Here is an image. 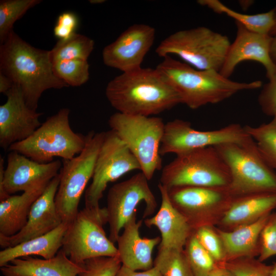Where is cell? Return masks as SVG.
Here are the masks:
<instances>
[{
	"mask_svg": "<svg viewBox=\"0 0 276 276\" xmlns=\"http://www.w3.org/2000/svg\"><path fill=\"white\" fill-rule=\"evenodd\" d=\"M258 100L263 113L270 117L276 114V73L263 86Z\"/></svg>",
	"mask_w": 276,
	"mask_h": 276,
	"instance_id": "38",
	"label": "cell"
},
{
	"mask_svg": "<svg viewBox=\"0 0 276 276\" xmlns=\"http://www.w3.org/2000/svg\"><path fill=\"white\" fill-rule=\"evenodd\" d=\"M236 37L230 44L223 64L219 72L228 78L241 62L255 61L264 67L268 79L276 73V62L270 56L272 36L251 31L238 22Z\"/></svg>",
	"mask_w": 276,
	"mask_h": 276,
	"instance_id": "18",
	"label": "cell"
},
{
	"mask_svg": "<svg viewBox=\"0 0 276 276\" xmlns=\"http://www.w3.org/2000/svg\"><path fill=\"white\" fill-rule=\"evenodd\" d=\"M89 2L91 4H101V3H104L105 1L104 0H91V1H89Z\"/></svg>",
	"mask_w": 276,
	"mask_h": 276,
	"instance_id": "46",
	"label": "cell"
},
{
	"mask_svg": "<svg viewBox=\"0 0 276 276\" xmlns=\"http://www.w3.org/2000/svg\"><path fill=\"white\" fill-rule=\"evenodd\" d=\"M68 223L62 222L52 231L42 236L3 249L0 251V266L12 260L33 255L48 259L55 257L62 247L64 236Z\"/></svg>",
	"mask_w": 276,
	"mask_h": 276,
	"instance_id": "23",
	"label": "cell"
},
{
	"mask_svg": "<svg viewBox=\"0 0 276 276\" xmlns=\"http://www.w3.org/2000/svg\"><path fill=\"white\" fill-rule=\"evenodd\" d=\"M78 19L72 12H65L58 17L54 28V34L59 40H65L76 33Z\"/></svg>",
	"mask_w": 276,
	"mask_h": 276,
	"instance_id": "39",
	"label": "cell"
},
{
	"mask_svg": "<svg viewBox=\"0 0 276 276\" xmlns=\"http://www.w3.org/2000/svg\"><path fill=\"white\" fill-rule=\"evenodd\" d=\"M163 58L156 68L176 92L181 103L192 109L221 102L239 91L262 86L259 80L236 82L218 71L198 70L170 56Z\"/></svg>",
	"mask_w": 276,
	"mask_h": 276,
	"instance_id": "3",
	"label": "cell"
},
{
	"mask_svg": "<svg viewBox=\"0 0 276 276\" xmlns=\"http://www.w3.org/2000/svg\"><path fill=\"white\" fill-rule=\"evenodd\" d=\"M235 276H269L271 265L251 259H236L223 263Z\"/></svg>",
	"mask_w": 276,
	"mask_h": 276,
	"instance_id": "35",
	"label": "cell"
},
{
	"mask_svg": "<svg viewBox=\"0 0 276 276\" xmlns=\"http://www.w3.org/2000/svg\"><path fill=\"white\" fill-rule=\"evenodd\" d=\"M116 276H162L158 268L153 266L149 269L139 271L121 266Z\"/></svg>",
	"mask_w": 276,
	"mask_h": 276,
	"instance_id": "40",
	"label": "cell"
},
{
	"mask_svg": "<svg viewBox=\"0 0 276 276\" xmlns=\"http://www.w3.org/2000/svg\"><path fill=\"white\" fill-rule=\"evenodd\" d=\"M6 96V102L0 106V146L4 149L30 137L41 125L42 114L28 106L17 85Z\"/></svg>",
	"mask_w": 276,
	"mask_h": 276,
	"instance_id": "16",
	"label": "cell"
},
{
	"mask_svg": "<svg viewBox=\"0 0 276 276\" xmlns=\"http://www.w3.org/2000/svg\"><path fill=\"white\" fill-rule=\"evenodd\" d=\"M185 247L194 276H209L216 263L200 244L194 232L188 239Z\"/></svg>",
	"mask_w": 276,
	"mask_h": 276,
	"instance_id": "32",
	"label": "cell"
},
{
	"mask_svg": "<svg viewBox=\"0 0 276 276\" xmlns=\"http://www.w3.org/2000/svg\"><path fill=\"white\" fill-rule=\"evenodd\" d=\"M230 44L226 36L202 26L170 35L161 41L155 52L163 58L175 55L198 70L219 72Z\"/></svg>",
	"mask_w": 276,
	"mask_h": 276,
	"instance_id": "6",
	"label": "cell"
},
{
	"mask_svg": "<svg viewBox=\"0 0 276 276\" xmlns=\"http://www.w3.org/2000/svg\"><path fill=\"white\" fill-rule=\"evenodd\" d=\"M269 276H276V262L271 265V269Z\"/></svg>",
	"mask_w": 276,
	"mask_h": 276,
	"instance_id": "44",
	"label": "cell"
},
{
	"mask_svg": "<svg viewBox=\"0 0 276 276\" xmlns=\"http://www.w3.org/2000/svg\"><path fill=\"white\" fill-rule=\"evenodd\" d=\"M105 132H89L82 151L73 158L63 160L55 196L57 211L62 222L69 223L78 213L81 197L92 178L95 165Z\"/></svg>",
	"mask_w": 276,
	"mask_h": 276,
	"instance_id": "9",
	"label": "cell"
},
{
	"mask_svg": "<svg viewBox=\"0 0 276 276\" xmlns=\"http://www.w3.org/2000/svg\"><path fill=\"white\" fill-rule=\"evenodd\" d=\"M270 53L271 58L276 62V35L272 36Z\"/></svg>",
	"mask_w": 276,
	"mask_h": 276,
	"instance_id": "43",
	"label": "cell"
},
{
	"mask_svg": "<svg viewBox=\"0 0 276 276\" xmlns=\"http://www.w3.org/2000/svg\"><path fill=\"white\" fill-rule=\"evenodd\" d=\"M143 220L136 219L135 213L125 224L117 242L118 257L122 266L134 270H146L152 268L154 261L152 252L159 245L161 238L142 237L140 228Z\"/></svg>",
	"mask_w": 276,
	"mask_h": 276,
	"instance_id": "21",
	"label": "cell"
},
{
	"mask_svg": "<svg viewBox=\"0 0 276 276\" xmlns=\"http://www.w3.org/2000/svg\"><path fill=\"white\" fill-rule=\"evenodd\" d=\"M270 214L268 213L255 221L239 226L232 232L219 231V237L226 253L225 262L248 255L254 249Z\"/></svg>",
	"mask_w": 276,
	"mask_h": 276,
	"instance_id": "26",
	"label": "cell"
},
{
	"mask_svg": "<svg viewBox=\"0 0 276 276\" xmlns=\"http://www.w3.org/2000/svg\"><path fill=\"white\" fill-rule=\"evenodd\" d=\"M14 82L7 76L0 72V93L6 95L14 86Z\"/></svg>",
	"mask_w": 276,
	"mask_h": 276,
	"instance_id": "41",
	"label": "cell"
},
{
	"mask_svg": "<svg viewBox=\"0 0 276 276\" xmlns=\"http://www.w3.org/2000/svg\"><path fill=\"white\" fill-rule=\"evenodd\" d=\"M94 40L82 34L75 33L65 40H59L50 51L53 64L63 60L87 59L94 48Z\"/></svg>",
	"mask_w": 276,
	"mask_h": 276,
	"instance_id": "28",
	"label": "cell"
},
{
	"mask_svg": "<svg viewBox=\"0 0 276 276\" xmlns=\"http://www.w3.org/2000/svg\"><path fill=\"white\" fill-rule=\"evenodd\" d=\"M209 276H235L223 263H216Z\"/></svg>",
	"mask_w": 276,
	"mask_h": 276,
	"instance_id": "42",
	"label": "cell"
},
{
	"mask_svg": "<svg viewBox=\"0 0 276 276\" xmlns=\"http://www.w3.org/2000/svg\"><path fill=\"white\" fill-rule=\"evenodd\" d=\"M244 127L255 142L263 159L272 169L276 170V114L268 123Z\"/></svg>",
	"mask_w": 276,
	"mask_h": 276,
	"instance_id": "29",
	"label": "cell"
},
{
	"mask_svg": "<svg viewBox=\"0 0 276 276\" xmlns=\"http://www.w3.org/2000/svg\"><path fill=\"white\" fill-rule=\"evenodd\" d=\"M215 148L228 168L231 181L227 188L234 198L276 193V172L263 159L251 137Z\"/></svg>",
	"mask_w": 276,
	"mask_h": 276,
	"instance_id": "4",
	"label": "cell"
},
{
	"mask_svg": "<svg viewBox=\"0 0 276 276\" xmlns=\"http://www.w3.org/2000/svg\"><path fill=\"white\" fill-rule=\"evenodd\" d=\"M70 109H60L47 119L28 139L14 143L10 151H16L39 163H49L55 157L68 160L85 147L86 136L75 132L70 124Z\"/></svg>",
	"mask_w": 276,
	"mask_h": 276,
	"instance_id": "5",
	"label": "cell"
},
{
	"mask_svg": "<svg viewBox=\"0 0 276 276\" xmlns=\"http://www.w3.org/2000/svg\"><path fill=\"white\" fill-rule=\"evenodd\" d=\"M155 29L143 24H134L124 31L102 52L104 63L122 73L142 67L144 59L152 46Z\"/></svg>",
	"mask_w": 276,
	"mask_h": 276,
	"instance_id": "15",
	"label": "cell"
},
{
	"mask_svg": "<svg viewBox=\"0 0 276 276\" xmlns=\"http://www.w3.org/2000/svg\"><path fill=\"white\" fill-rule=\"evenodd\" d=\"M53 64L56 76L68 86H79L89 79V65L87 60L74 59L60 61Z\"/></svg>",
	"mask_w": 276,
	"mask_h": 276,
	"instance_id": "33",
	"label": "cell"
},
{
	"mask_svg": "<svg viewBox=\"0 0 276 276\" xmlns=\"http://www.w3.org/2000/svg\"><path fill=\"white\" fill-rule=\"evenodd\" d=\"M108 125L137 159L141 172L151 179L162 168L159 148L165 125L163 119L117 112L110 117Z\"/></svg>",
	"mask_w": 276,
	"mask_h": 276,
	"instance_id": "7",
	"label": "cell"
},
{
	"mask_svg": "<svg viewBox=\"0 0 276 276\" xmlns=\"http://www.w3.org/2000/svg\"><path fill=\"white\" fill-rule=\"evenodd\" d=\"M228 167L215 147L180 153L163 169L159 183L169 190L180 186L227 187Z\"/></svg>",
	"mask_w": 276,
	"mask_h": 276,
	"instance_id": "8",
	"label": "cell"
},
{
	"mask_svg": "<svg viewBox=\"0 0 276 276\" xmlns=\"http://www.w3.org/2000/svg\"><path fill=\"white\" fill-rule=\"evenodd\" d=\"M10 263L1 267L4 276H78L83 269L82 264L72 261L62 249L51 259L29 256Z\"/></svg>",
	"mask_w": 276,
	"mask_h": 276,
	"instance_id": "22",
	"label": "cell"
},
{
	"mask_svg": "<svg viewBox=\"0 0 276 276\" xmlns=\"http://www.w3.org/2000/svg\"><path fill=\"white\" fill-rule=\"evenodd\" d=\"M168 192L172 205L195 231L203 226L205 211L231 202L234 198L227 187L180 186L171 188Z\"/></svg>",
	"mask_w": 276,
	"mask_h": 276,
	"instance_id": "19",
	"label": "cell"
},
{
	"mask_svg": "<svg viewBox=\"0 0 276 276\" xmlns=\"http://www.w3.org/2000/svg\"><path fill=\"white\" fill-rule=\"evenodd\" d=\"M276 208V193H262L235 198L223 215L222 223L233 226L246 224Z\"/></svg>",
	"mask_w": 276,
	"mask_h": 276,
	"instance_id": "24",
	"label": "cell"
},
{
	"mask_svg": "<svg viewBox=\"0 0 276 276\" xmlns=\"http://www.w3.org/2000/svg\"><path fill=\"white\" fill-rule=\"evenodd\" d=\"M154 266L162 276H194L183 250H158Z\"/></svg>",
	"mask_w": 276,
	"mask_h": 276,
	"instance_id": "30",
	"label": "cell"
},
{
	"mask_svg": "<svg viewBox=\"0 0 276 276\" xmlns=\"http://www.w3.org/2000/svg\"><path fill=\"white\" fill-rule=\"evenodd\" d=\"M259 260L263 262L276 255V211L270 214L261 234Z\"/></svg>",
	"mask_w": 276,
	"mask_h": 276,
	"instance_id": "37",
	"label": "cell"
},
{
	"mask_svg": "<svg viewBox=\"0 0 276 276\" xmlns=\"http://www.w3.org/2000/svg\"><path fill=\"white\" fill-rule=\"evenodd\" d=\"M194 233L200 244L216 263L224 262L225 255L219 236L206 225L199 227Z\"/></svg>",
	"mask_w": 276,
	"mask_h": 276,
	"instance_id": "36",
	"label": "cell"
},
{
	"mask_svg": "<svg viewBox=\"0 0 276 276\" xmlns=\"http://www.w3.org/2000/svg\"><path fill=\"white\" fill-rule=\"evenodd\" d=\"M276 35V16L275 18L274 23L273 26L270 31V35L273 36Z\"/></svg>",
	"mask_w": 276,
	"mask_h": 276,
	"instance_id": "45",
	"label": "cell"
},
{
	"mask_svg": "<svg viewBox=\"0 0 276 276\" xmlns=\"http://www.w3.org/2000/svg\"><path fill=\"white\" fill-rule=\"evenodd\" d=\"M135 170L141 171V166L133 154L112 131L106 132L96 161L92 181L85 192V207H100L99 201L108 184Z\"/></svg>",
	"mask_w": 276,
	"mask_h": 276,
	"instance_id": "12",
	"label": "cell"
},
{
	"mask_svg": "<svg viewBox=\"0 0 276 276\" xmlns=\"http://www.w3.org/2000/svg\"><path fill=\"white\" fill-rule=\"evenodd\" d=\"M106 223L105 207H84L68 223L61 249L72 261L79 265L93 258L118 256L117 247L104 229Z\"/></svg>",
	"mask_w": 276,
	"mask_h": 276,
	"instance_id": "10",
	"label": "cell"
},
{
	"mask_svg": "<svg viewBox=\"0 0 276 276\" xmlns=\"http://www.w3.org/2000/svg\"><path fill=\"white\" fill-rule=\"evenodd\" d=\"M251 137L244 126L231 124L218 129L201 131L190 122L175 119L165 124L159 154L176 155L194 149L215 147L228 143H243Z\"/></svg>",
	"mask_w": 276,
	"mask_h": 276,
	"instance_id": "13",
	"label": "cell"
},
{
	"mask_svg": "<svg viewBox=\"0 0 276 276\" xmlns=\"http://www.w3.org/2000/svg\"><path fill=\"white\" fill-rule=\"evenodd\" d=\"M59 160L39 163L16 152L10 151L6 168L0 158V201L17 192L46 187L60 170Z\"/></svg>",
	"mask_w": 276,
	"mask_h": 276,
	"instance_id": "14",
	"label": "cell"
},
{
	"mask_svg": "<svg viewBox=\"0 0 276 276\" xmlns=\"http://www.w3.org/2000/svg\"><path fill=\"white\" fill-rule=\"evenodd\" d=\"M50 51L36 48L14 31L0 46V72L19 86L27 104L36 110L43 93L68 86L55 74Z\"/></svg>",
	"mask_w": 276,
	"mask_h": 276,
	"instance_id": "1",
	"label": "cell"
},
{
	"mask_svg": "<svg viewBox=\"0 0 276 276\" xmlns=\"http://www.w3.org/2000/svg\"><path fill=\"white\" fill-rule=\"evenodd\" d=\"M197 3L216 13L225 14L247 29L260 34L270 35L276 16V8L256 14L239 13L227 7L218 0H199Z\"/></svg>",
	"mask_w": 276,
	"mask_h": 276,
	"instance_id": "27",
	"label": "cell"
},
{
	"mask_svg": "<svg viewBox=\"0 0 276 276\" xmlns=\"http://www.w3.org/2000/svg\"><path fill=\"white\" fill-rule=\"evenodd\" d=\"M161 203L157 212L144 220L148 227L155 226L160 233L158 250H183L186 243L194 232L186 218L172 205L166 188L158 183Z\"/></svg>",
	"mask_w": 276,
	"mask_h": 276,
	"instance_id": "20",
	"label": "cell"
},
{
	"mask_svg": "<svg viewBox=\"0 0 276 276\" xmlns=\"http://www.w3.org/2000/svg\"><path fill=\"white\" fill-rule=\"evenodd\" d=\"M82 265L83 269L78 276H116L122 266L118 256L93 258Z\"/></svg>",
	"mask_w": 276,
	"mask_h": 276,
	"instance_id": "34",
	"label": "cell"
},
{
	"mask_svg": "<svg viewBox=\"0 0 276 276\" xmlns=\"http://www.w3.org/2000/svg\"><path fill=\"white\" fill-rule=\"evenodd\" d=\"M46 187L25 191L21 195H10L0 201V235L13 236L25 226L33 203Z\"/></svg>",
	"mask_w": 276,
	"mask_h": 276,
	"instance_id": "25",
	"label": "cell"
},
{
	"mask_svg": "<svg viewBox=\"0 0 276 276\" xmlns=\"http://www.w3.org/2000/svg\"><path fill=\"white\" fill-rule=\"evenodd\" d=\"M40 0H2L0 1V43L7 39L14 23Z\"/></svg>",
	"mask_w": 276,
	"mask_h": 276,
	"instance_id": "31",
	"label": "cell"
},
{
	"mask_svg": "<svg viewBox=\"0 0 276 276\" xmlns=\"http://www.w3.org/2000/svg\"><path fill=\"white\" fill-rule=\"evenodd\" d=\"M59 181V173L50 181L42 193L33 203L27 223L18 233L9 237L0 235L1 248L12 247L44 235L63 222L55 202Z\"/></svg>",
	"mask_w": 276,
	"mask_h": 276,
	"instance_id": "17",
	"label": "cell"
},
{
	"mask_svg": "<svg viewBox=\"0 0 276 276\" xmlns=\"http://www.w3.org/2000/svg\"><path fill=\"white\" fill-rule=\"evenodd\" d=\"M148 181L141 172L109 189L105 208L109 227L108 237L112 242H117L121 230L137 212L136 209L141 202L145 204L143 218L151 216L155 212L156 199Z\"/></svg>",
	"mask_w": 276,
	"mask_h": 276,
	"instance_id": "11",
	"label": "cell"
},
{
	"mask_svg": "<svg viewBox=\"0 0 276 276\" xmlns=\"http://www.w3.org/2000/svg\"><path fill=\"white\" fill-rule=\"evenodd\" d=\"M106 97L118 112L151 116L181 103L169 83L155 68L122 73L109 82Z\"/></svg>",
	"mask_w": 276,
	"mask_h": 276,
	"instance_id": "2",
	"label": "cell"
}]
</instances>
